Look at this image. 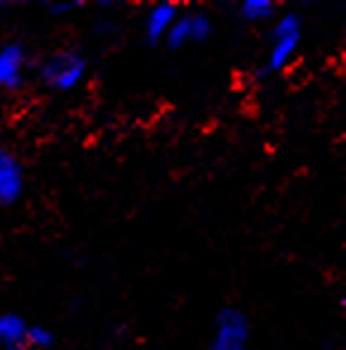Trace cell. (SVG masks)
<instances>
[{"label": "cell", "instance_id": "obj_12", "mask_svg": "<svg viewBox=\"0 0 346 350\" xmlns=\"http://www.w3.org/2000/svg\"><path fill=\"white\" fill-rule=\"evenodd\" d=\"M5 148H8V146H5V141H3V139H0V152H3V150H5Z\"/></svg>", "mask_w": 346, "mask_h": 350}, {"label": "cell", "instance_id": "obj_13", "mask_svg": "<svg viewBox=\"0 0 346 350\" xmlns=\"http://www.w3.org/2000/svg\"><path fill=\"white\" fill-rule=\"evenodd\" d=\"M14 350H29V348H27V346H24V348H14Z\"/></svg>", "mask_w": 346, "mask_h": 350}, {"label": "cell", "instance_id": "obj_10", "mask_svg": "<svg viewBox=\"0 0 346 350\" xmlns=\"http://www.w3.org/2000/svg\"><path fill=\"white\" fill-rule=\"evenodd\" d=\"M24 346L29 350H51L55 346V334L48 327H41V324H29Z\"/></svg>", "mask_w": 346, "mask_h": 350}, {"label": "cell", "instance_id": "obj_8", "mask_svg": "<svg viewBox=\"0 0 346 350\" xmlns=\"http://www.w3.org/2000/svg\"><path fill=\"white\" fill-rule=\"evenodd\" d=\"M29 322L17 312H0V346L5 350L24 348Z\"/></svg>", "mask_w": 346, "mask_h": 350}, {"label": "cell", "instance_id": "obj_4", "mask_svg": "<svg viewBox=\"0 0 346 350\" xmlns=\"http://www.w3.org/2000/svg\"><path fill=\"white\" fill-rule=\"evenodd\" d=\"M212 36V19L206 12H180L170 33L165 36V46L170 51H182L191 43H206Z\"/></svg>", "mask_w": 346, "mask_h": 350}, {"label": "cell", "instance_id": "obj_14", "mask_svg": "<svg viewBox=\"0 0 346 350\" xmlns=\"http://www.w3.org/2000/svg\"><path fill=\"white\" fill-rule=\"evenodd\" d=\"M103 350H110V348H103Z\"/></svg>", "mask_w": 346, "mask_h": 350}, {"label": "cell", "instance_id": "obj_1", "mask_svg": "<svg viewBox=\"0 0 346 350\" xmlns=\"http://www.w3.org/2000/svg\"><path fill=\"white\" fill-rule=\"evenodd\" d=\"M86 72L88 62L82 53L74 48H60L43 57V62L38 65V81L53 93H69L82 86Z\"/></svg>", "mask_w": 346, "mask_h": 350}, {"label": "cell", "instance_id": "obj_2", "mask_svg": "<svg viewBox=\"0 0 346 350\" xmlns=\"http://www.w3.org/2000/svg\"><path fill=\"white\" fill-rule=\"evenodd\" d=\"M304 38V19L299 12H280L270 29V51H268V72H282L291 60Z\"/></svg>", "mask_w": 346, "mask_h": 350}, {"label": "cell", "instance_id": "obj_7", "mask_svg": "<svg viewBox=\"0 0 346 350\" xmlns=\"http://www.w3.org/2000/svg\"><path fill=\"white\" fill-rule=\"evenodd\" d=\"M177 17H180V8H177L175 3H158V5H153V8H148L146 17H143L146 41L151 43V46L165 41V36L170 33Z\"/></svg>", "mask_w": 346, "mask_h": 350}, {"label": "cell", "instance_id": "obj_9", "mask_svg": "<svg viewBox=\"0 0 346 350\" xmlns=\"http://www.w3.org/2000/svg\"><path fill=\"white\" fill-rule=\"evenodd\" d=\"M280 8L273 0H244L239 5V17L249 24H265V22H275Z\"/></svg>", "mask_w": 346, "mask_h": 350}, {"label": "cell", "instance_id": "obj_6", "mask_svg": "<svg viewBox=\"0 0 346 350\" xmlns=\"http://www.w3.org/2000/svg\"><path fill=\"white\" fill-rule=\"evenodd\" d=\"M27 60V48L22 43L12 41L0 46V88L3 91H19L24 86Z\"/></svg>", "mask_w": 346, "mask_h": 350}, {"label": "cell", "instance_id": "obj_11", "mask_svg": "<svg viewBox=\"0 0 346 350\" xmlns=\"http://www.w3.org/2000/svg\"><path fill=\"white\" fill-rule=\"evenodd\" d=\"M79 3H67V5H53L51 12L53 14H65V12H72L74 8H77Z\"/></svg>", "mask_w": 346, "mask_h": 350}, {"label": "cell", "instance_id": "obj_5", "mask_svg": "<svg viewBox=\"0 0 346 350\" xmlns=\"http://www.w3.org/2000/svg\"><path fill=\"white\" fill-rule=\"evenodd\" d=\"M27 176L24 167L10 148L0 152V208H12L22 200Z\"/></svg>", "mask_w": 346, "mask_h": 350}, {"label": "cell", "instance_id": "obj_3", "mask_svg": "<svg viewBox=\"0 0 346 350\" xmlns=\"http://www.w3.org/2000/svg\"><path fill=\"white\" fill-rule=\"evenodd\" d=\"M254 338V327L244 310L227 305L212 319V334L208 350H249Z\"/></svg>", "mask_w": 346, "mask_h": 350}]
</instances>
